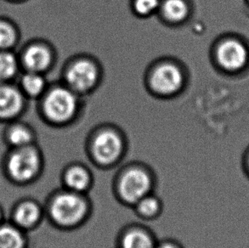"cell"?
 Segmentation results:
<instances>
[{
    "label": "cell",
    "mask_w": 249,
    "mask_h": 248,
    "mask_svg": "<svg viewBox=\"0 0 249 248\" xmlns=\"http://www.w3.org/2000/svg\"><path fill=\"white\" fill-rule=\"evenodd\" d=\"M44 157L36 144L8 148L1 160V172L11 185L24 187L34 184L44 171Z\"/></svg>",
    "instance_id": "obj_1"
},
{
    "label": "cell",
    "mask_w": 249,
    "mask_h": 248,
    "mask_svg": "<svg viewBox=\"0 0 249 248\" xmlns=\"http://www.w3.org/2000/svg\"><path fill=\"white\" fill-rule=\"evenodd\" d=\"M44 208L49 220L62 229L81 225L89 213V204L83 194L67 189L51 195Z\"/></svg>",
    "instance_id": "obj_2"
},
{
    "label": "cell",
    "mask_w": 249,
    "mask_h": 248,
    "mask_svg": "<svg viewBox=\"0 0 249 248\" xmlns=\"http://www.w3.org/2000/svg\"><path fill=\"white\" fill-rule=\"evenodd\" d=\"M152 188V177L144 168H128L118 178V196L126 204H136L145 195L151 194Z\"/></svg>",
    "instance_id": "obj_3"
},
{
    "label": "cell",
    "mask_w": 249,
    "mask_h": 248,
    "mask_svg": "<svg viewBox=\"0 0 249 248\" xmlns=\"http://www.w3.org/2000/svg\"><path fill=\"white\" fill-rule=\"evenodd\" d=\"M43 112L49 121L61 124L68 121L77 109L74 94L64 88H54L44 97Z\"/></svg>",
    "instance_id": "obj_4"
},
{
    "label": "cell",
    "mask_w": 249,
    "mask_h": 248,
    "mask_svg": "<svg viewBox=\"0 0 249 248\" xmlns=\"http://www.w3.org/2000/svg\"><path fill=\"white\" fill-rule=\"evenodd\" d=\"M44 217V206L39 201L34 198L22 197L12 206L9 221L28 234L41 225Z\"/></svg>",
    "instance_id": "obj_5"
},
{
    "label": "cell",
    "mask_w": 249,
    "mask_h": 248,
    "mask_svg": "<svg viewBox=\"0 0 249 248\" xmlns=\"http://www.w3.org/2000/svg\"><path fill=\"white\" fill-rule=\"evenodd\" d=\"M91 151L98 164L106 167L114 164L123 152L121 138L112 131L101 132L94 139Z\"/></svg>",
    "instance_id": "obj_6"
},
{
    "label": "cell",
    "mask_w": 249,
    "mask_h": 248,
    "mask_svg": "<svg viewBox=\"0 0 249 248\" xmlns=\"http://www.w3.org/2000/svg\"><path fill=\"white\" fill-rule=\"evenodd\" d=\"M26 106V97L18 85L11 82L0 83V122L10 123L18 119Z\"/></svg>",
    "instance_id": "obj_7"
},
{
    "label": "cell",
    "mask_w": 249,
    "mask_h": 248,
    "mask_svg": "<svg viewBox=\"0 0 249 248\" xmlns=\"http://www.w3.org/2000/svg\"><path fill=\"white\" fill-rule=\"evenodd\" d=\"M19 56L20 67L27 71L43 73L51 67L52 54L49 48L40 44H29Z\"/></svg>",
    "instance_id": "obj_8"
},
{
    "label": "cell",
    "mask_w": 249,
    "mask_h": 248,
    "mask_svg": "<svg viewBox=\"0 0 249 248\" xmlns=\"http://www.w3.org/2000/svg\"><path fill=\"white\" fill-rule=\"evenodd\" d=\"M182 84V74L178 67L165 64L158 67L152 76L154 90L162 94H171L178 90Z\"/></svg>",
    "instance_id": "obj_9"
},
{
    "label": "cell",
    "mask_w": 249,
    "mask_h": 248,
    "mask_svg": "<svg viewBox=\"0 0 249 248\" xmlns=\"http://www.w3.org/2000/svg\"><path fill=\"white\" fill-rule=\"evenodd\" d=\"M217 57L219 64L226 70H239L246 65L248 51L243 44L231 39L219 46Z\"/></svg>",
    "instance_id": "obj_10"
},
{
    "label": "cell",
    "mask_w": 249,
    "mask_h": 248,
    "mask_svg": "<svg viewBox=\"0 0 249 248\" xmlns=\"http://www.w3.org/2000/svg\"><path fill=\"white\" fill-rule=\"evenodd\" d=\"M98 71L94 64L89 61H80L68 71L67 79L69 86L74 90L84 91L94 86Z\"/></svg>",
    "instance_id": "obj_11"
},
{
    "label": "cell",
    "mask_w": 249,
    "mask_h": 248,
    "mask_svg": "<svg viewBox=\"0 0 249 248\" xmlns=\"http://www.w3.org/2000/svg\"><path fill=\"white\" fill-rule=\"evenodd\" d=\"M35 138L34 129L29 125L17 119L8 123L3 131V142L8 148L25 147L34 144Z\"/></svg>",
    "instance_id": "obj_12"
},
{
    "label": "cell",
    "mask_w": 249,
    "mask_h": 248,
    "mask_svg": "<svg viewBox=\"0 0 249 248\" xmlns=\"http://www.w3.org/2000/svg\"><path fill=\"white\" fill-rule=\"evenodd\" d=\"M62 180L65 189L84 194L90 187L92 177L88 168L82 165L74 164L65 169Z\"/></svg>",
    "instance_id": "obj_13"
},
{
    "label": "cell",
    "mask_w": 249,
    "mask_h": 248,
    "mask_svg": "<svg viewBox=\"0 0 249 248\" xmlns=\"http://www.w3.org/2000/svg\"><path fill=\"white\" fill-rule=\"evenodd\" d=\"M27 233L14 225L9 220L0 225V248H28Z\"/></svg>",
    "instance_id": "obj_14"
},
{
    "label": "cell",
    "mask_w": 249,
    "mask_h": 248,
    "mask_svg": "<svg viewBox=\"0 0 249 248\" xmlns=\"http://www.w3.org/2000/svg\"><path fill=\"white\" fill-rule=\"evenodd\" d=\"M157 243L148 231L133 228L124 232L120 241V248H156Z\"/></svg>",
    "instance_id": "obj_15"
},
{
    "label": "cell",
    "mask_w": 249,
    "mask_h": 248,
    "mask_svg": "<svg viewBox=\"0 0 249 248\" xmlns=\"http://www.w3.org/2000/svg\"><path fill=\"white\" fill-rule=\"evenodd\" d=\"M46 83L42 73L25 71L20 75L18 87L25 97L36 98L44 93Z\"/></svg>",
    "instance_id": "obj_16"
},
{
    "label": "cell",
    "mask_w": 249,
    "mask_h": 248,
    "mask_svg": "<svg viewBox=\"0 0 249 248\" xmlns=\"http://www.w3.org/2000/svg\"><path fill=\"white\" fill-rule=\"evenodd\" d=\"M19 56L12 51H0V83H9L17 77L20 68Z\"/></svg>",
    "instance_id": "obj_17"
},
{
    "label": "cell",
    "mask_w": 249,
    "mask_h": 248,
    "mask_svg": "<svg viewBox=\"0 0 249 248\" xmlns=\"http://www.w3.org/2000/svg\"><path fill=\"white\" fill-rule=\"evenodd\" d=\"M19 40V32L10 20L0 18V51H12Z\"/></svg>",
    "instance_id": "obj_18"
},
{
    "label": "cell",
    "mask_w": 249,
    "mask_h": 248,
    "mask_svg": "<svg viewBox=\"0 0 249 248\" xmlns=\"http://www.w3.org/2000/svg\"><path fill=\"white\" fill-rule=\"evenodd\" d=\"M162 11L167 20L178 22L187 16L188 7L184 0H166L162 3Z\"/></svg>",
    "instance_id": "obj_19"
},
{
    "label": "cell",
    "mask_w": 249,
    "mask_h": 248,
    "mask_svg": "<svg viewBox=\"0 0 249 248\" xmlns=\"http://www.w3.org/2000/svg\"><path fill=\"white\" fill-rule=\"evenodd\" d=\"M140 216L143 218H155L161 211V202L159 198L149 194L134 205Z\"/></svg>",
    "instance_id": "obj_20"
},
{
    "label": "cell",
    "mask_w": 249,
    "mask_h": 248,
    "mask_svg": "<svg viewBox=\"0 0 249 248\" xmlns=\"http://www.w3.org/2000/svg\"><path fill=\"white\" fill-rule=\"evenodd\" d=\"M160 5V0H135V9L137 13L146 16L154 12Z\"/></svg>",
    "instance_id": "obj_21"
},
{
    "label": "cell",
    "mask_w": 249,
    "mask_h": 248,
    "mask_svg": "<svg viewBox=\"0 0 249 248\" xmlns=\"http://www.w3.org/2000/svg\"><path fill=\"white\" fill-rule=\"evenodd\" d=\"M156 248H179V246L175 244L174 242H163L160 244H157Z\"/></svg>",
    "instance_id": "obj_22"
},
{
    "label": "cell",
    "mask_w": 249,
    "mask_h": 248,
    "mask_svg": "<svg viewBox=\"0 0 249 248\" xmlns=\"http://www.w3.org/2000/svg\"><path fill=\"white\" fill-rule=\"evenodd\" d=\"M5 213L2 205L0 204V225H2L3 222L5 221Z\"/></svg>",
    "instance_id": "obj_23"
},
{
    "label": "cell",
    "mask_w": 249,
    "mask_h": 248,
    "mask_svg": "<svg viewBox=\"0 0 249 248\" xmlns=\"http://www.w3.org/2000/svg\"><path fill=\"white\" fill-rule=\"evenodd\" d=\"M248 165H249V162H248Z\"/></svg>",
    "instance_id": "obj_24"
},
{
    "label": "cell",
    "mask_w": 249,
    "mask_h": 248,
    "mask_svg": "<svg viewBox=\"0 0 249 248\" xmlns=\"http://www.w3.org/2000/svg\"><path fill=\"white\" fill-rule=\"evenodd\" d=\"M13 1H21V0H13Z\"/></svg>",
    "instance_id": "obj_25"
}]
</instances>
